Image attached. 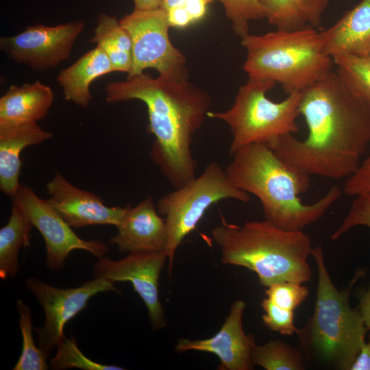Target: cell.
<instances>
[{
  "instance_id": "cell-1",
  "label": "cell",
  "mask_w": 370,
  "mask_h": 370,
  "mask_svg": "<svg viewBox=\"0 0 370 370\" xmlns=\"http://www.w3.org/2000/svg\"><path fill=\"white\" fill-rule=\"evenodd\" d=\"M299 111L307 137L288 134L267 145L310 175L340 180L352 175L370 144V103L332 70L303 91Z\"/></svg>"
},
{
  "instance_id": "cell-2",
  "label": "cell",
  "mask_w": 370,
  "mask_h": 370,
  "mask_svg": "<svg viewBox=\"0 0 370 370\" xmlns=\"http://www.w3.org/2000/svg\"><path fill=\"white\" fill-rule=\"evenodd\" d=\"M188 79L160 75L153 78L143 73L105 87L108 103L138 99L145 103L148 131L155 137L151 159L174 189L196 177L193 136L201 127L211 104L209 94Z\"/></svg>"
},
{
  "instance_id": "cell-3",
  "label": "cell",
  "mask_w": 370,
  "mask_h": 370,
  "mask_svg": "<svg viewBox=\"0 0 370 370\" xmlns=\"http://www.w3.org/2000/svg\"><path fill=\"white\" fill-rule=\"evenodd\" d=\"M225 169L238 188L260 201L265 220L291 231L302 230L319 221L341 197L332 186L317 201L305 204L299 195L310 185V175L280 158L266 144L254 143L237 150Z\"/></svg>"
},
{
  "instance_id": "cell-4",
  "label": "cell",
  "mask_w": 370,
  "mask_h": 370,
  "mask_svg": "<svg viewBox=\"0 0 370 370\" xmlns=\"http://www.w3.org/2000/svg\"><path fill=\"white\" fill-rule=\"evenodd\" d=\"M211 234L222 263L254 271L264 286L280 282L304 284L310 279L308 258L313 248L302 230H286L266 220L238 225L222 217Z\"/></svg>"
},
{
  "instance_id": "cell-5",
  "label": "cell",
  "mask_w": 370,
  "mask_h": 370,
  "mask_svg": "<svg viewBox=\"0 0 370 370\" xmlns=\"http://www.w3.org/2000/svg\"><path fill=\"white\" fill-rule=\"evenodd\" d=\"M247 51L243 69L249 78L272 81L290 94L304 91L332 71L321 32L312 27L276 29L241 38Z\"/></svg>"
},
{
  "instance_id": "cell-6",
  "label": "cell",
  "mask_w": 370,
  "mask_h": 370,
  "mask_svg": "<svg viewBox=\"0 0 370 370\" xmlns=\"http://www.w3.org/2000/svg\"><path fill=\"white\" fill-rule=\"evenodd\" d=\"M311 256L318 273L314 310L297 334L321 362L334 369L349 370L368 331L358 308L349 306L351 291L365 271L358 270L348 286L338 291L328 273L322 249L313 248Z\"/></svg>"
},
{
  "instance_id": "cell-7",
  "label": "cell",
  "mask_w": 370,
  "mask_h": 370,
  "mask_svg": "<svg viewBox=\"0 0 370 370\" xmlns=\"http://www.w3.org/2000/svg\"><path fill=\"white\" fill-rule=\"evenodd\" d=\"M276 84L249 78L239 87L232 107L224 112H208L207 116L225 122L232 140L229 153L254 143L268 145L299 131L296 120L303 91L295 90L282 101L275 102L267 93Z\"/></svg>"
},
{
  "instance_id": "cell-8",
  "label": "cell",
  "mask_w": 370,
  "mask_h": 370,
  "mask_svg": "<svg viewBox=\"0 0 370 370\" xmlns=\"http://www.w3.org/2000/svg\"><path fill=\"white\" fill-rule=\"evenodd\" d=\"M232 199L247 203L249 194L238 188L219 163L212 162L198 177L161 197L156 206L164 217L168 234L166 249L169 274L175 252L214 204Z\"/></svg>"
},
{
  "instance_id": "cell-9",
  "label": "cell",
  "mask_w": 370,
  "mask_h": 370,
  "mask_svg": "<svg viewBox=\"0 0 370 370\" xmlns=\"http://www.w3.org/2000/svg\"><path fill=\"white\" fill-rule=\"evenodd\" d=\"M132 42V66L127 77L156 70L160 75L188 76L185 56L169 38L171 27L165 11L136 10L119 20Z\"/></svg>"
},
{
  "instance_id": "cell-10",
  "label": "cell",
  "mask_w": 370,
  "mask_h": 370,
  "mask_svg": "<svg viewBox=\"0 0 370 370\" xmlns=\"http://www.w3.org/2000/svg\"><path fill=\"white\" fill-rule=\"evenodd\" d=\"M25 285L44 310L43 325L34 330L37 334V345L48 356L65 338L66 323L87 307L91 297L103 292H120L114 282L95 277L79 286L66 289L33 278L26 279Z\"/></svg>"
},
{
  "instance_id": "cell-11",
  "label": "cell",
  "mask_w": 370,
  "mask_h": 370,
  "mask_svg": "<svg viewBox=\"0 0 370 370\" xmlns=\"http://www.w3.org/2000/svg\"><path fill=\"white\" fill-rule=\"evenodd\" d=\"M12 199L42 236L49 269H63L66 258L75 249L87 251L98 258L108 252L105 243L79 237L48 201L40 198L30 187L20 184Z\"/></svg>"
},
{
  "instance_id": "cell-12",
  "label": "cell",
  "mask_w": 370,
  "mask_h": 370,
  "mask_svg": "<svg viewBox=\"0 0 370 370\" xmlns=\"http://www.w3.org/2000/svg\"><path fill=\"white\" fill-rule=\"evenodd\" d=\"M85 26L80 20L54 26L29 25L16 35L1 37L0 49L18 64L45 71L69 58Z\"/></svg>"
},
{
  "instance_id": "cell-13",
  "label": "cell",
  "mask_w": 370,
  "mask_h": 370,
  "mask_svg": "<svg viewBox=\"0 0 370 370\" xmlns=\"http://www.w3.org/2000/svg\"><path fill=\"white\" fill-rule=\"evenodd\" d=\"M167 260L165 251H133L123 259L102 257L93 264L95 278L113 282H130L144 302L152 328L161 330L166 325L159 298V280Z\"/></svg>"
},
{
  "instance_id": "cell-14",
  "label": "cell",
  "mask_w": 370,
  "mask_h": 370,
  "mask_svg": "<svg viewBox=\"0 0 370 370\" xmlns=\"http://www.w3.org/2000/svg\"><path fill=\"white\" fill-rule=\"evenodd\" d=\"M246 306L242 299L234 301L223 324L213 336L204 339L180 338L175 345V351L214 354L219 358V369L221 370L253 369L251 352L256 344L254 336L246 334L243 328Z\"/></svg>"
},
{
  "instance_id": "cell-15",
  "label": "cell",
  "mask_w": 370,
  "mask_h": 370,
  "mask_svg": "<svg viewBox=\"0 0 370 370\" xmlns=\"http://www.w3.org/2000/svg\"><path fill=\"white\" fill-rule=\"evenodd\" d=\"M48 202L72 228L118 226L128 207L108 206L97 195L71 184L59 171L47 184Z\"/></svg>"
},
{
  "instance_id": "cell-16",
  "label": "cell",
  "mask_w": 370,
  "mask_h": 370,
  "mask_svg": "<svg viewBox=\"0 0 370 370\" xmlns=\"http://www.w3.org/2000/svg\"><path fill=\"white\" fill-rule=\"evenodd\" d=\"M109 243L121 252L165 251L168 234L151 196L127 210Z\"/></svg>"
},
{
  "instance_id": "cell-17",
  "label": "cell",
  "mask_w": 370,
  "mask_h": 370,
  "mask_svg": "<svg viewBox=\"0 0 370 370\" xmlns=\"http://www.w3.org/2000/svg\"><path fill=\"white\" fill-rule=\"evenodd\" d=\"M53 138V134L37 123L0 124V189L12 197L20 183L21 151L27 147L42 143Z\"/></svg>"
},
{
  "instance_id": "cell-18",
  "label": "cell",
  "mask_w": 370,
  "mask_h": 370,
  "mask_svg": "<svg viewBox=\"0 0 370 370\" xmlns=\"http://www.w3.org/2000/svg\"><path fill=\"white\" fill-rule=\"evenodd\" d=\"M321 34L325 51L332 57L370 56V0H361Z\"/></svg>"
},
{
  "instance_id": "cell-19",
  "label": "cell",
  "mask_w": 370,
  "mask_h": 370,
  "mask_svg": "<svg viewBox=\"0 0 370 370\" xmlns=\"http://www.w3.org/2000/svg\"><path fill=\"white\" fill-rule=\"evenodd\" d=\"M53 99L52 89L38 80L12 84L0 98V124L37 123L47 115Z\"/></svg>"
},
{
  "instance_id": "cell-20",
  "label": "cell",
  "mask_w": 370,
  "mask_h": 370,
  "mask_svg": "<svg viewBox=\"0 0 370 370\" xmlns=\"http://www.w3.org/2000/svg\"><path fill=\"white\" fill-rule=\"evenodd\" d=\"M112 72L114 71L109 58L101 47L97 46L62 70L57 76V82L62 88L65 100L86 108L92 99L91 83Z\"/></svg>"
},
{
  "instance_id": "cell-21",
  "label": "cell",
  "mask_w": 370,
  "mask_h": 370,
  "mask_svg": "<svg viewBox=\"0 0 370 370\" xmlns=\"http://www.w3.org/2000/svg\"><path fill=\"white\" fill-rule=\"evenodd\" d=\"M264 18L277 29L316 27L321 23L329 0H258Z\"/></svg>"
},
{
  "instance_id": "cell-22",
  "label": "cell",
  "mask_w": 370,
  "mask_h": 370,
  "mask_svg": "<svg viewBox=\"0 0 370 370\" xmlns=\"http://www.w3.org/2000/svg\"><path fill=\"white\" fill-rule=\"evenodd\" d=\"M33 224L22 210L14 203L8 223L0 229V277L14 278L20 265L18 255L21 247L30 245Z\"/></svg>"
},
{
  "instance_id": "cell-23",
  "label": "cell",
  "mask_w": 370,
  "mask_h": 370,
  "mask_svg": "<svg viewBox=\"0 0 370 370\" xmlns=\"http://www.w3.org/2000/svg\"><path fill=\"white\" fill-rule=\"evenodd\" d=\"M91 43L107 54L114 72L129 73L132 66V42L129 33L114 16L99 14Z\"/></svg>"
},
{
  "instance_id": "cell-24",
  "label": "cell",
  "mask_w": 370,
  "mask_h": 370,
  "mask_svg": "<svg viewBox=\"0 0 370 370\" xmlns=\"http://www.w3.org/2000/svg\"><path fill=\"white\" fill-rule=\"evenodd\" d=\"M252 362L266 370H303L304 364L299 351L282 340L256 345L251 352Z\"/></svg>"
},
{
  "instance_id": "cell-25",
  "label": "cell",
  "mask_w": 370,
  "mask_h": 370,
  "mask_svg": "<svg viewBox=\"0 0 370 370\" xmlns=\"http://www.w3.org/2000/svg\"><path fill=\"white\" fill-rule=\"evenodd\" d=\"M18 312V325L21 332L23 346L19 359L14 370H46L48 356L34 343L32 331L31 309L23 300L16 301Z\"/></svg>"
},
{
  "instance_id": "cell-26",
  "label": "cell",
  "mask_w": 370,
  "mask_h": 370,
  "mask_svg": "<svg viewBox=\"0 0 370 370\" xmlns=\"http://www.w3.org/2000/svg\"><path fill=\"white\" fill-rule=\"evenodd\" d=\"M336 73L358 96L370 103V56L338 54L332 56Z\"/></svg>"
},
{
  "instance_id": "cell-27",
  "label": "cell",
  "mask_w": 370,
  "mask_h": 370,
  "mask_svg": "<svg viewBox=\"0 0 370 370\" xmlns=\"http://www.w3.org/2000/svg\"><path fill=\"white\" fill-rule=\"evenodd\" d=\"M55 370L78 368L84 370H123L122 367L103 365L86 357L78 348L74 337L65 338L57 346V352L50 360Z\"/></svg>"
},
{
  "instance_id": "cell-28",
  "label": "cell",
  "mask_w": 370,
  "mask_h": 370,
  "mask_svg": "<svg viewBox=\"0 0 370 370\" xmlns=\"http://www.w3.org/2000/svg\"><path fill=\"white\" fill-rule=\"evenodd\" d=\"M219 0H162L160 8L166 12L171 27L184 28L201 20L208 5Z\"/></svg>"
},
{
  "instance_id": "cell-29",
  "label": "cell",
  "mask_w": 370,
  "mask_h": 370,
  "mask_svg": "<svg viewBox=\"0 0 370 370\" xmlns=\"http://www.w3.org/2000/svg\"><path fill=\"white\" fill-rule=\"evenodd\" d=\"M223 5L234 33L243 38L249 34L250 21L264 18V12L258 0H219Z\"/></svg>"
},
{
  "instance_id": "cell-30",
  "label": "cell",
  "mask_w": 370,
  "mask_h": 370,
  "mask_svg": "<svg viewBox=\"0 0 370 370\" xmlns=\"http://www.w3.org/2000/svg\"><path fill=\"white\" fill-rule=\"evenodd\" d=\"M265 293L275 305L295 311L308 297L309 290L301 283L280 282L269 286Z\"/></svg>"
},
{
  "instance_id": "cell-31",
  "label": "cell",
  "mask_w": 370,
  "mask_h": 370,
  "mask_svg": "<svg viewBox=\"0 0 370 370\" xmlns=\"http://www.w3.org/2000/svg\"><path fill=\"white\" fill-rule=\"evenodd\" d=\"M264 311L262 321L269 330L282 335H293L299 330L294 325L295 313L293 310L282 308L264 297L261 303Z\"/></svg>"
},
{
  "instance_id": "cell-32",
  "label": "cell",
  "mask_w": 370,
  "mask_h": 370,
  "mask_svg": "<svg viewBox=\"0 0 370 370\" xmlns=\"http://www.w3.org/2000/svg\"><path fill=\"white\" fill-rule=\"evenodd\" d=\"M370 228V193L356 196L349 210L339 227L332 234L336 240L356 226Z\"/></svg>"
},
{
  "instance_id": "cell-33",
  "label": "cell",
  "mask_w": 370,
  "mask_h": 370,
  "mask_svg": "<svg viewBox=\"0 0 370 370\" xmlns=\"http://www.w3.org/2000/svg\"><path fill=\"white\" fill-rule=\"evenodd\" d=\"M343 192L347 196L355 197L370 193V153L356 171L348 177Z\"/></svg>"
},
{
  "instance_id": "cell-34",
  "label": "cell",
  "mask_w": 370,
  "mask_h": 370,
  "mask_svg": "<svg viewBox=\"0 0 370 370\" xmlns=\"http://www.w3.org/2000/svg\"><path fill=\"white\" fill-rule=\"evenodd\" d=\"M349 370H370V334L362 345Z\"/></svg>"
},
{
  "instance_id": "cell-35",
  "label": "cell",
  "mask_w": 370,
  "mask_h": 370,
  "mask_svg": "<svg viewBox=\"0 0 370 370\" xmlns=\"http://www.w3.org/2000/svg\"><path fill=\"white\" fill-rule=\"evenodd\" d=\"M358 308L367 330L370 332V284L367 289L359 291Z\"/></svg>"
},
{
  "instance_id": "cell-36",
  "label": "cell",
  "mask_w": 370,
  "mask_h": 370,
  "mask_svg": "<svg viewBox=\"0 0 370 370\" xmlns=\"http://www.w3.org/2000/svg\"><path fill=\"white\" fill-rule=\"evenodd\" d=\"M134 10H150L160 8L162 0H133Z\"/></svg>"
}]
</instances>
